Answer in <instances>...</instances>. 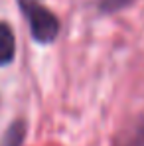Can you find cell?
<instances>
[{
  "instance_id": "6da1fadb",
  "label": "cell",
  "mask_w": 144,
  "mask_h": 146,
  "mask_svg": "<svg viewBox=\"0 0 144 146\" xmlns=\"http://www.w3.org/2000/svg\"><path fill=\"white\" fill-rule=\"evenodd\" d=\"M20 6L24 10V16L28 20V24H30L32 36H34L36 42L49 44L57 38L59 22H57L53 12H49L48 8H44L42 4L32 2V0H20Z\"/></svg>"
},
{
  "instance_id": "7a4b0ae2",
  "label": "cell",
  "mask_w": 144,
  "mask_h": 146,
  "mask_svg": "<svg viewBox=\"0 0 144 146\" xmlns=\"http://www.w3.org/2000/svg\"><path fill=\"white\" fill-rule=\"evenodd\" d=\"M16 53V38L12 28L6 22H0V65H8Z\"/></svg>"
},
{
  "instance_id": "3957f363",
  "label": "cell",
  "mask_w": 144,
  "mask_h": 146,
  "mask_svg": "<svg viewBox=\"0 0 144 146\" xmlns=\"http://www.w3.org/2000/svg\"><path fill=\"white\" fill-rule=\"evenodd\" d=\"M26 136V122L24 121H16L8 126V130L4 132L0 146H22Z\"/></svg>"
}]
</instances>
